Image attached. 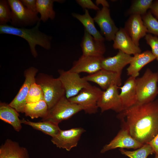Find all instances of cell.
Wrapping results in <instances>:
<instances>
[{"mask_svg": "<svg viewBox=\"0 0 158 158\" xmlns=\"http://www.w3.org/2000/svg\"><path fill=\"white\" fill-rule=\"evenodd\" d=\"M123 128L143 145L147 143L158 133V101L136 104L118 115Z\"/></svg>", "mask_w": 158, "mask_h": 158, "instance_id": "cell-1", "label": "cell"}, {"mask_svg": "<svg viewBox=\"0 0 158 158\" xmlns=\"http://www.w3.org/2000/svg\"><path fill=\"white\" fill-rule=\"evenodd\" d=\"M40 21L39 20L34 27L30 29L15 27L7 24L0 25V34L17 36L25 40L29 44L31 54L36 58L38 55L35 49L37 45L47 50L51 48L52 37L39 30Z\"/></svg>", "mask_w": 158, "mask_h": 158, "instance_id": "cell-2", "label": "cell"}, {"mask_svg": "<svg viewBox=\"0 0 158 158\" xmlns=\"http://www.w3.org/2000/svg\"><path fill=\"white\" fill-rule=\"evenodd\" d=\"M157 73L147 68L143 75L136 78L137 104H143L154 100L158 95Z\"/></svg>", "mask_w": 158, "mask_h": 158, "instance_id": "cell-3", "label": "cell"}, {"mask_svg": "<svg viewBox=\"0 0 158 158\" xmlns=\"http://www.w3.org/2000/svg\"><path fill=\"white\" fill-rule=\"evenodd\" d=\"M35 82L41 87L44 100L48 109L52 108L63 96L65 91L60 80L43 73H40L35 78Z\"/></svg>", "mask_w": 158, "mask_h": 158, "instance_id": "cell-4", "label": "cell"}, {"mask_svg": "<svg viewBox=\"0 0 158 158\" xmlns=\"http://www.w3.org/2000/svg\"><path fill=\"white\" fill-rule=\"evenodd\" d=\"M82 110L81 106L71 102L65 95L49 110L47 116L41 121H48L59 124Z\"/></svg>", "mask_w": 158, "mask_h": 158, "instance_id": "cell-5", "label": "cell"}, {"mask_svg": "<svg viewBox=\"0 0 158 158\" xmlns=\"http://www.w3.org/2000/svg\"><path fill=\"white\" fill-rule=\"evenodd\" d=\"M8 1L11 11L10 23L12 26L18 28L30 26L40 20L37 13L28 9L21 0H8Z\"/></svg>", "mask_w": 158, "mask_h": 158, "instance_id": "cell-6", "label": "cell"}, {"mask_svg": "<svg viewBox=\"0 0 158 158\" xmlns=\"http://www.w3.org/2000/svg\"><path fill=\"white\" fill-rule=\"evenodd\" d=\"M103 92L100 88L92 85L83 89L77 95L68 99L81 106L86 113L94 114L98 111V102Z\"/></svg>", "mask_w": 158, "mask_h": 158, "instance_id": "cell-7", "label": "cell"}, {"mask_svg": "<svg viewBox=\"0 0 158 158\" xmlns=\"http://www.w3.org/2000/svg\"><path fill=\"white\" fill-rule=\"evenodd\" d=\"M59 78L61 82L65 91V96L69 99L77 95L83 89L89 87L91 85L79 74L69 70L58 71Z\"/></svg>", "mask_w": 158, "mask_h": 158, "instance_id": "cell-8", "label": "cell"}, {"mask_svg": "<svg viewBox=\"0 0 158 158\" xmlns=\"http://www.w3.org/2000/svg\"><path fill=\"white\" fill-rule=\"evenodd\" d=\"M38 71V69L33 67L25 71L24 82L16 95L8 104L18 112L24 113L26 98L31 85L35 82V76Z\"/></svg>", "mask_w": 158, "mask_h": 158, "instance_id": "cell-9", "label": "cell"}, {"mask_svg": "<svg viewBox=\"0 0 158 158\" xmlns=\"http://www.w3.org/2000/svg\"><path fill=\"white\" fill-rule=\"evenodd\" d=\"M116 85H111L106 90L103 91L97 103L98 108L102 113L109 110H112L120 113L124 110L118 89Z\"/></svg>", "mask_w": 158, "mask_h": 158, "instance_id": "cell-10", "label": "cell"}, {"mask_svg": "<svg viewBox=\"0 0 158 158\" xmlns=\"http://www.w3.org/2000/svg\"><path fill=\"white\" fill-rule=\"evenodd\" d=\"M85 131L81 127L71 128L67 130H61L51 141L57 147L65 149L68 151L77 146L82 134Z\"/></svg>", "mask_w": 158, "mask_h": 158, "instance_id": "cell-11", "label": "cell"}, {"mask_svg": "<svg viewBox=\"0 0 158 158\" xmlns=\"http://www.w3.org/2000/svg\"><path fill=\"white\" fill-rule=\"evenodd\" d=\"M93 18L99 25L105 39L108 41H113L119 29L111 18L109 7H103L101 9L97 11Z\"/></svg>", "mask_w": 158, "mask_h": 158, "instance_id": "cell-12", "label": "cell"}, {"mask_svg": "<svg viewBox=\"0 0 158 158\" xmlns=\"http://www.w3.org/2000/svg\"><path fill=\"white\" fill-rule=\"evenodd\" d=\"M121 74L102 69L93 74L84 76V78L98 85L105 90L112 85L118 86L122 84Z\"/></svg>", "mask_w": 158, "mask_h": 158, "instance_id": "cell-13", "label": "cell"}, {"mask_svg": "<svg viewBox=\"0 0 158 158\" xmlns=\"http://www.w3.org/2000/svg\"><path fill=\"white\" fill-rule=\"evenodd\" d=\"M143 145L133 138L126 129L123 128L112 140L103 147L101 153L118 148L138 149Z\"/></svg>", "mask_w": 158, "mask_h": 158, "instance_id": "cell-14", "label": "cell"}, {"mask_svg": "<svg viewBox=\"0 0 158 158\" xmlns=\"http://www.w3.org/2000/svg\"><path fill=\"white\" fill-rule=\"evenodd\" d=\"M104 57H95L82 55L73 62L69 70L79 74L85 72L89 75L96 73L102 69L101 62Z\"/></svg>", "mask_w": 158, "mask_h": 158, "instance_id": "cell-15", "label": "cell"}, {"mask_svg": "<svg viewBox=\"0 0 158 158\" xmlns=\"http://www.w3.org/2000/svg\"><path fill=\"white\" fill-rule=\"evenodd\" d=\"M124 28L135 44L138 46L139 45L140 39L145 37L148 32L142 16L139 14L130 15L126 23Z\"/></svg>", "mask_w": 158, "mask_h": 158, "instance_id": "cell-16", "label": "cell"}, {"mask_svg": "<svg viewBox=\"0 0 158 158\" xmlns=\"http://www.w3.org/2000/svg\"><path fill=\"white\" fill-rule=\"evenodd\" d=\"M113 46L128 55H133L141 52L140 47L137 46L125 30L120 28L116 34Z\"/></svg>", "mask_w": 158, "mask_h": 158, "instance_id": "cell-17", "label": "cell"}, {"mask_svg": "<svg viewBox=\"0 0 158 158\" xmlns=\"http://www.w3.org/2000/svg\"><path fill=\"white\" fill-rule=\"evenodd\" d=\"M132 58L130 55L119 50L113 56L104 57L101 62L102 69L121 74L123 68L130 63Z\"/></svg>", "mask_w": 158, "mask_h": 158, "instance_id": "cell-18", "label": "cell"}, {"mask_svg": "<svg viewBox=\"0 0 158 158\" xmlns=\"http://www.w3.org/2000/svg\"><path fill=\"white\" fill-rule=\"evenodd\" d=\"M96 40L85 30L81 44L83 55L95 57H102L106 48L104 42Z\"/></svg>", "mask_w": 158, "mask_h": 158, "instance_id": "cell-19", "label": "cell"}, {"mask_svg": "<svg viewBox=\"0 0 158 158\" xmlns=\"http://www.w3.org/2000/svg\"><path fill=\"white\" fill-rule=\"evenodd\" d=\"M155 59L151 51L148 50L134 55L127 68L128 75L136 78L143 67Z\"/></svg>", "mask_w": 158, "mask_h": 158, "instance_id": "cell-20", "label": "cell"}, {"mask_svg": "<svg viewBox=\"0 0 158 158\" xmlns=\"http://www.w3.org/2000/svg\"><path fill=\"white\" fill-rule=\"evenodd\" d=\"M0 158H29V156L25 147L8 139L0 147Z\"/></svg>", "mask_w": 158, "mask_h": 158, "instance_id": "cell-21", "label": "cell"}, {"mask_svg": "<svg viewBox=\"0 0 158 158\" xmlns=\"http://www.w3.org/2000/svg\"><path fill=\"white\" fill-rule=\"evenodd\" d=\"M136 78L130 76L123 85L119 87V95L124 109L137 103V99L135 87Z\"/></svg>", "mask_w": 158, "mask_h": 158, "instance_id": "cell-22", "label": "cell"}, {"mask_svg": "<svg viewBox=\"0 0 158 158\" xmlns=\"http://www.w3.org/2000/svg\"><path fill=\"white\" fill-rule=\"evenodd\" d=\"M19 116L18 112L9 104L0 102V119L11 125L17 132L20 131L22 128L21 120L19 118Z\"/></svg>", "mask_w": 158, "mask_h": 158, "instance_id": "cell-23", "label": "cell"}, {"mask_svg": "<svg viewBox=\"0 0 158 158\" xmlns=\"http://www.w3.org/2000/svg\"><path fill=\"white\" fill-rule=\"evenodd\" d=\"M72 16L82 23L84 27L85 30L96 40L104 41L105 39V38L96 29L95 25L94 18L91 16L87 9H85V13L83 15L73 13Z\"/></svg>", "mask_w": 158, "mask_h": 158, "instance_id": "cell-24", "label": "cell"}, {"mask_svg": "<svg viewBox=\"0 0 158 158\" xmlns=\"http://www.w3.org/2000/svg\"><path fill=\"white\" fill-rule=\"evenodd\" d=\"M22 123L31 126L34 129L40 130L51 137L56 136L61 129L58 124L48 121L33 122L23 118L21 120Z\"/></svg>", "mask_w": 158, "mask_h": 158, "instance_id": "cell-25", "label": "cell"}, {"mask_svg": "<svg viewBox=\"0 0 158 158\" xmlns=\"http://www.w3.org/2000/svg\"><path fill=\"white\" fill-rule=\"evenodd\" d=\"M48 110L47 103L44 100H42L36 102L27 103L24 108V113L26 116L32 119L39 117L42 118L47 116Z\"/></svg>", "mask_w": 158, "mask_h": 158, "instance_id": "cell-26", "label": "cell"}, {"mask_svg": "<svg viewBox=\"0 0 158 158\" xmlns=\"http://www.w3.org/2000/svg\"><path fill=\"white\" fill-rule=\"evenodd\" d=\"M62 1V0H37V11L40 14V20L45 22L49 19L53 20L55 17L53 3Z\"/></svg>", "mask_w": 158, "mask_h": 158, "instance_id": "cell-27", "label": "cell"}, {"mask_svg": "<svg viewBox=\"0 0 158 158\" xmlns=\"http://www.w3.org/2000/svg\"><path fill=\"white\" fill-rule=\"evenodd\" d=\"M152 0H136L134 1L127 12L128 15L137 14L143 15L150 9L153 3Z\"/></svg>", "mask_w": 158, "mask_h": 158, "instance_id": "cell-28", "label": "cell"}, {"mask_svg": "<svg viewBox=\"0 0 158 158\" xmlns=\"http://www.w3.org/2000/svg\"><path fill=\"white\" fill-rule=\"evenodd\" d=\"M121 153L130 158H147L150 154L154 153L150 144L146 143L140 148L133 151H129L120 149Z\"/></svg>", "mask_w": 158, "mask_h": 158, "instance_id": "cell-29", "label": "cell"}, {"mask_svg": "<svg viewBox=\"0 0 158 158\" xmlns=\"http://www.w3.org/2000/svg\"><path fill=\"white\" fill-rule=\"evenodd\" d=\"M44 100V93L40 86L35 82L31 85L26 99L27 103Z\"/></svg>", "mask_w": 158, "mask_h": 158, "instance_id": "cell-30", "label": "cell"}, {"mask_svg": "<svg viewBox=\"0 0 158 158\" xmlns=\"http://www.w3.org/2000/svg\"><path fill=\"white\" fill-rule=\"evenodd\" d=\"M148 32L158 36V20L154 17L150 11L141 16Z\"/></svg>", "mask_w": 158, "mask_h": 158, "instance_id": "cell-31", "label": "cell"}, {"mask_svg": "<svg viewBox=\"0 0 158 158\" xmlns=\"http://www.w3.org/2000/svg\"><path fill=\"white\" fill-rule=\"evenodd\" d=\"M11 10L8 0L0 1V25L7 24L11 20Z\"/></svg>", "mask_w": 158, "mask_h": 158, "instance_id": "cell-32", "label": "cell"}, {"mask_svg": "<svg viewBox=\"0 0 158 158\" xmlns=\"http://www.w3.org/2000/svg\"><path fill=\"white\" fill-rule=\"evenodd\" d=\"M145 39L147 43L151 48L152 53L158 61V37L148 34L146 35Z\"/></svg>", "mask_w": 158, "mask_h": 158, "instance_id": "cell-33", "label": "cell"}, {"mask_svg": "<svg viewBox=\"0 0 158 158\" xmlns=\"http://www.w3.org/2000/svg\"><path fill=\"white\" fill-rule=\"evenodd\" d=\"M77 3L83 8L91 9L97 11L100 10L99 8L91 0H77Z\"/></svg>", "mask_w": 158, "mask_h": 158, "instance_id": "cell-34", "label": "cell"}, {"mask_svg": "<svg viewBox=\"0 0 158 158\" xmlns=\"http://www.w3.org/2000/svg\"><path fill=\"white\" fill-rule=\"evenodd\" d=\"M21 1L28 9L34 13H38L37 11V0H21Z\"/></svg>", "mask_w": 158, "mask_h": 158, "instance_id": "cell-35", "label": "cell"}, {"mask_svg": "<svg viewBox=\"0 0 158 158\" xmlns=\"http://www.w3.org/2000/svg\"><path fill=\"white\" fill-rule=\"evenodd\" d=\"M148 143L152 146L155 154L158 155V133Z\"/></svg>", "mask_w": 158, "mask_h": 158, "instance_id": "cell-36", "label": "cell"}, {"mask_svg": "<svg viewBox=\"0 0 158 158\" xmlns=\"http://www.w3.org/2000/svg\"><path fill=\"white\" fill-rule=\"evenodd\" d=\"M150 9L152 13L158 19V0L153 1Z\"/></svg>", "mask_w": 158, "mask_h": 158, "instance_id": "cell-37", "label": "cell"}, {"mask_svg": "<svg viewBox=\"0 0 158 158\" xmlns=\"http://www.w3.org/2000/svg\"><path fill=\"white\" fill-rule=\"evenodd\" d=\"M96 5L98 6L99 4H101L103 7H109V4L108 2L105 0H97L96 1Z\"/></svg>", "mask_w": 158, "mask_h": 158, "instance_id": "cell-38", "label": "cell"}, {"mask_svg": "<svg viewBox=\"0 0 158 158\" xmlns=\"http://www.w3.org/2000/svg\"><path fill=\"white\" fill-rule=\"evenodd\" d=\"M154 158H158V155L156 154Z\"/></svg>", "mask_w": 158, "mask_h": 158, "instance_id": "cell-39", "label": "cell"}, {"mask_svg": "<svg viewBox=\"0 0 158 158\" xmlns=\"http://www.w3.org/2000/svg\"></svg>", "mask_w": 158, "mask_h": 158, "instance_id": "cell-40", "label": "cell"}]
</instances>
